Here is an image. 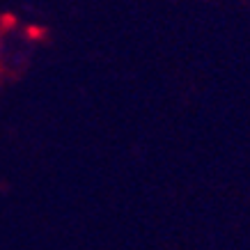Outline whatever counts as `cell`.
I'll return each mask as SVG.
<instances>
[]
</instances>
